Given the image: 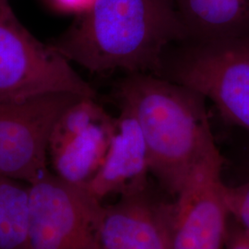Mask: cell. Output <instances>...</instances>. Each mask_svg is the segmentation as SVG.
<instances>
[{"label": "cell", "mask_w": 249, "mask_h": 249, "mask_svg": "<svg viewBox=\"0 0 249 249\" xmlns=\"http://www.w3.org/2000/svg\"><path fill=\"white\" fill-rule=\"evenodd\" d=\"M50 44L93 73L157 75L171 46L187 41L174 0H94Z\"/></svg>", "instance_id": "obj_1"}, {"label": "cell", "mask_w": 249, "mask_h": 249, "mask_svg": "<svg viewBox=\"0 0 249 249\" xmlns=\"http://www.w3.org/2000/svg\"><path fill=\"white\" fill-rule=\"evenodd\" d=\"M117 94L140 124L150 174L171 195L178 196L196 167L220 153L206 98L196 90L150 73H131Z\"/></svg>", "instance_id": "obj_2"}, {"label": "cell", "mask_w": 249, "mask_h": 249, "mask_svg": "<svg viewBox=\"0 0 249 249\" xmlns=\"http://www.w3.org/2000/svg\"><path fill=\"white\" fill-rule=\"evenodd\" d=\"M156 76L196 90L227 121L249 130V36L173 45Z\"/></svg>", "instance_id": "obj_3"}, {"label": "cell", "mask_w": 249, "mask_h": 249, "mask_svg": "<svg viewBox=\"0 0 249 249\" xmlns=\"http://www.w3.org/2000/svg\"><path fill=\"white\" fill-rule=\"evenodd\" d=\"M53 93L96 99V91L71 62L33 36L9 1L0 0V104Z\"/></svg>", "instance_id": "obj_4"}, {"label": "cell", "mask_w": 249, "mask_h": 249, "mask_svg": "<svg viewBox=\"0 0 249 249\" xmlns=\"http://www.w3.org/2000/svg\"><path fill=\"white\" fill-rule=\"evenodd\" d=\"M29 185L24 249H97L101 200L49 170Z\"/></svg>", "instance_id": "obj_5"}, {"label": "cell", "mask_w": 249, "mask_h": 249, "mask_svg": "<svg viewBox=\"0 0 249 249\" xmlns=\"http://www.w3.org/2000/svg\"><path fill=\"white\" fill-rule=\"evenodd\" d=\"M80 98L53 93L0 104V176L32 184L48 170V142L53 125Z\"/></svg>", "instance_id": "obj_6"}, {"label": "cell", "mask_w": 249, "mask_h": 249, "mask_svg": "<svg viewBox=\"0 0 249 249\" xmlns=\"http://www.w3.org/2000/svg\"><path fill=\"white\" fill-rule=\"evenodd\" d=\"M116 118L96 103L81 97L68 107L53 125L48 157L53 173L86 187L101 168L115 130Z\"/></svg>", "instance_id": "obj_7"}, {"label": "cell", "mask_w": 249, "mask_h": 249, "mask_svg": "<svg viewBox=\"0 0 249 249\" xmlns=\"http://www.w3.org/2000/svg\"><path fill=\"white\" fill-rule=\"evenodd\" d=\"M220 153L196 167L172 204V249H223L230 213Z\"/></svg>", "instance_id": "obj_8"}, {"label": "cell", "mask_w": 249, "mask_h": 249, "mask_svg": "<svg viewBox=\"0 0 249 249\" xmlns=\"http://www.w3.org/2000/svg\"><path fill=\"white\" fill-rule=\"evenodd\" d=\"M172 204L151 197L148 187L105 206L97 249H172Z\"/></svg>", "instance_id": "obj_9"}, {"label": "cell", "mask_w": 249, "mask_h": 249, "mask_svg": "<svg viewBox=\"0 0 249 249\" xmlns=\"http://www.w3.org/2000/svg\"><path fill=\"white\" fill-rule=\"evenodd\" d=\"M148 153L142 132L129 109L121 106L106 158L86 188L99 200L148 187Z\"/></svg>", "instance_id": "obj_10"}, {"label": "cell", "mask_w": 249, "mask_h": 249, "mask_svg": "<svg viewBox=\"0 0 249 249\" xmlns=\"http://www.w3.org/2000/svg\"><path fill=\"white\" fill-rule=\"evenodd\" d=\"M187 41L249 36V0H174Z\"/></svg>", "instance_id": "obj_11"}, {"label": "cell", "mask_w": 249, "mask_h": 249, "mask_svg": "<svg viewBox=\"0 0 249 249\" xmlns=\"http://www.w3.org/2000/svg\"><path fill=\"white\" fill-rule=\"evenodd\" d=\"M0 176V249H24L30 185Z\"/></svg>", "instance_id": "obj_12"}, {"label": "cell", "mask_w": 249, "mask_h": 249, "mask_svg": "<svg viewBox=\"0 0 249 249\" xmlns=\"http://www.w3.org/2000/svg\"><path fill=\"white\" fill-rule=\"evenodd\" d=\"M225 198L230 217L249 232V181L236 187L226 185Z\"/></svg>", "instance_id": "obj_13"}, {"label": "cell", "mask_w": 249, "mask_h": 249, "mask_svg": "<svg viewBox=\"0 0 249 249\" xmlns=\"http://www.w3.org/2000/svg\"><path fill=\"white\" fill-rule=\"evenodd\" d=\"M224 247L226 249H249V232L234 221L228 223Z\"/></svg>", "instance_id": "obj_14"}, {"label": "cell", "mask_w": 249, "mask_h": 249, "mask_svg": "<svg viewBox=\"0 0 249 249\" xmlns=\"http://www.w3.org/2000/svg\"><path fill=\"white\" fill-rule=\"evenodd\" d=\"M53 9L69 14L79 15L89 9L94 0H46Z\"/></svg>", "instance_id": "obj_15"}]
</instances>
